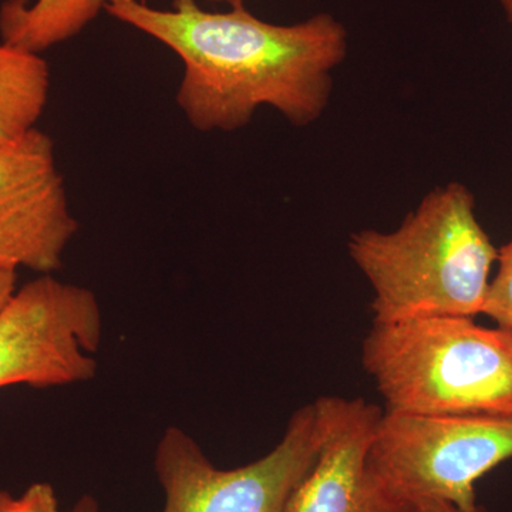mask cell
I'll return each mask as SVG.
<instances>
[{
    "mask_svg": "<svg viewBox=\"0 0 512 512\" xmlns=\"http://www.w3.org/2000/svg\"><path fill=\"white\" fill-rule=\"evenodd\" d=\"M498 3H500L501 8H503L507 19L512 23V0H498Z\"/></svg>",
    "mask_w": 512,
    "mask_h": 512,
    "instance_id": "2e32d148",
    "label": "cell"
},
{
    "mask_svg": "<svg viewBox=\"0 0 512 512\" xmlns=\"http://www.w3.org/2000/svg\"><path fill=\"white\" fill-rule=\"evenodd\" d=\"M497 271L491 278L483 315L500 328L512 330V238L498 249Z\"/></svg>",
    "mask_w": 512,
    "mask_h": 512,
    "instance_id": "8fae6325",
    "label": "cell"
},
{
    "mask_svg": "<svg viewBox=\"0 0 512 512\" xmlns=\"http://www.w3.org/2000/svg\"><path fill=\"white\" fill-rule=\"evenodd\" d=\"M208 2L224 3L229 8H237V6H245V0H208Z\"/></svg>",
    "mask_w": 512,
    "mask_h": 512,
    "instance_id": "e0dca14e",
    "label": "cell"
},
{
    "mask_svg": "<svg viewBox=\"0 0 512 512\" xmlns=\"http://www.w3.org/2000/svg\"><path fill=\"white\" fill-rule=\"evenodd\" d=\"M49 92L50 69L46 60L0 42V146L36 128Z\"/></svg>",
    "mask_w": 512,
    "mask_h": 512,
    "instance_id": "30bf717a",
    "label": "cell"
},
{
    "mask_svg": "<svg viewBox=\"0 0 512 512\" xmlns=\"http://www.w3.org/2000/svg\"><path fill=\"white\" fill-rule=\"evenodd\" d=\"M0 512H60L52 485H30L22 497L15 498L8 491H0Z\"/></svg>",
    "mask_w": 512,
    "mask_h": 512,
    "instance_id": "7c38bea8",
    "label": "cell"
},
{
    "mask_svg": "<svg viewBox=\"0 0 512 512\" xmlns=\"http://www.w3.org/2000/svg\"><path fill=\"white\" fill-rule=\"evenodd\" d=\"M319 451L315 406L296 410L274 450L254 463L221 470L184 430L170 427L157 446L163 512H285Z\"/></svg>",
    "mask_w": 512,
    "mask_h": 512,
    "instance_id": "5b68a950",
    "label": "cell"
},
{
    "mask_svg": "<svg viewBox=\"0 0 512 512\" xmlns=\"http://www.w3.org/2000/svg\"><path fill=\"white\" fill-rule=\"evenodd\" d=\"M362 365L387 412L512 416V330L464 316L373 323Z\"/></svg>",
    "mask_w": 512,
    "mask_h": 512,
    "instance_id": "3957f363",
    "label": "cell"
},
{
    "mask_svg": "<svg viewBox=\"0 0 512 512\" xmlns=\"http://www.w3.org/2000/svg\"><path fill=\"white\" fill-rule=\"evenodd\" d=\"M113 0H5L0 5V39L42 55L79 36Z\"/></svg>",
    "mask_w": 512,
    "mask_h": 512,
    "instance_id": "9c48e42d",
    "label": "cell"
},
{
    "mask_svg": "<svg viewBox=\"0 0 512 512\" xmlns=\"http://www.w3.org/2000/svg\"><path fill=\"white\" fill-rule=\"evenodd\" d=\"M512 458V416H412L383 410L367 456L373 476L419 504H477L476 484Z\"/></svg>",
    "mask_w": 512,
    "mask_h": 512,
    "instance_id": "277c9868",
    "label": "cell"
},
{
    "mask_svg": "<svg viewBox=\"0 0 512 512\" xmlns=\"http://www.w3.org/2000/svg\"><path fill=\"white\" fill-rule=\"evenodd\" d=\"M313 406L318 458L285 512H419V504L384 487L367 466L383 410L360 397L322 396Z\"/></svg>",
    "mask_w": 512,
    "mask_h": 512,
    "instance_id": "ba28073f",
    "label": "cell"
},
{
    "mask_svg": "<svg viewBox=\"0 0 512 512\" xmlns=\"http://www.w3.org/2000/svg\"><path fill=\"white\" fill-rule=\"evenodd\" d=\"M77 229L49 134L0 146V266L53 274Z\"/></svg>",
    "mask_w": 512,
    "mask_h": 512,
    "instance_id": "52a82bcc",
    "label": "cell"
},
{
    "mask_svg": "<svg viewBox=\"0 0 512 512\" xmlns=\"http://www.w3.org/2000/svg\"><path fill=\"white\" fill-rule=\"evenodd\" d=\"M16 292V271L0 266V309Z\"/></svg>",
    "mask_w": 512,
    "mask_h": 512,
    "instance_id": "5bb4252c",
    "label": "cell"
},
{
    "mask_svg": "<svg viewBox=\"0 0 512 512\" xmlns=\"http://www.w3.org/2000/svg\"><path fill=\"white\" fill-rule=\"evenodd\" d=\"M72 512H100L99 504L90 495H84L74 505Z\"/></svg>",
    "mask_w": 512,
    "mask_h": 512,
    "instance_id": "9a60e30c",
    "label": "cell"
},
{
    "mask_svg": "<svg viewBox=\"0 0 512 512\" xmlns=\"http://www.w3.org/2000/svg\"><path fill=\"white\" fill-rule=\"evenodd\" d=\"M101 336L100 303L90 289L37 276L0 309V389L93 379Z\"/></svg>",
    "mask_w": 512,
    "mask_h": 512,
    "instance_id": "8992f818",
    "label": "cell"
},
{
    "mask_svg": "<svg viewBox=\"0 0 512 512\" xmlns=\"http://www.w3.org/2000/svg\"><path fill=\"white\" fill-rule=\"evenodd\" d=\"M106 13L183 62L177 104L202 133L241 130L261 107L311 126L328 109L333 73L349 50L348 30L330 13L276 25L245 6L210 12L197 0H174L170 9L113 0Z\"/></svg>",
    "mask_w": 512,
    "mask_h": 512,
    "instance_id": "6da1fadb",
    "label": "cell"
},
{
    "mask_svg": "<svg viewBox=\"0 0 512 512\" xmlns=\"http://www.w3.org/2000/svg\"><path fill=\"white\" fill-rule=\"evenodd\" d=\"M419 512H490L483 505L476 504L473 507L463 508L446 501H421Z\"/></svg>",
    "mask_w": 512,
    "mask_h": 512,
    "instance_id": "4fadbf2b",
    "label": "cell"
},
{
    "mask_svg": "<svg viewBox=\"0 0 512 512\" xmlns=\"http://www.w3.org/2000/svg\"><path fill=\"white\" fill-rule=\"evenodd\" d=\"M348 252L372 288L373 323H390L481 315L498 248L478 221L473 192L453 181L393 231L350 235Z\"/></svg>",
    "mask_w": 512,
    "mask_h": 512,
    "instance_id": "7a4b0ae2",
    "label": "cell"
}]
</instances>
